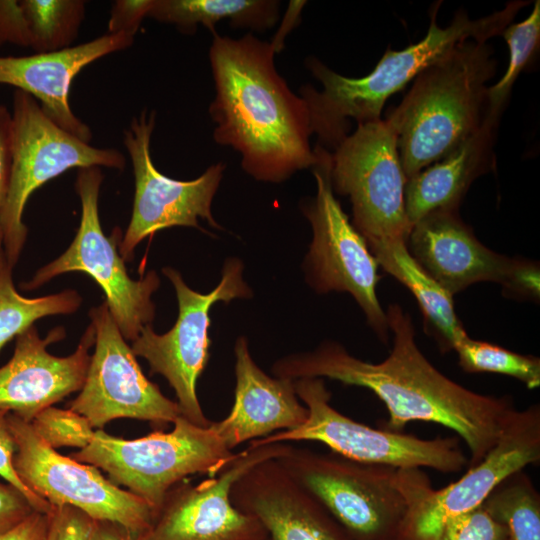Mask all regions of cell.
<instances>
[{"instance_id": "14", "label": "cell", "mask_w": 540, "mask_h": 540, "mask_svg": "<svg viewBox=\"0 0 540 540\" xmlns=\"http://www.w3.org/2000/svg\"><path fill=\"white\" fill-rule=\"evenodd\" d=\"M7 419L16 444L14 469L32 492L52 506H73L93 520L118 523L136 535L150 528L155 511L145 500L112 483L97 467L58 453L30 422L12 413Z\"/></svg>"}, {"instance_id": "9", "label": "cell", "mask_w": 540, "mask_h": 540, "mask_svg": "<svg viewBox=\"0 0 540 540\" xmlns=\"http://www.w3.org/2000/svg\"><path fill=\"white\" fill-rule=\"evenodd\" d=\"M295 391L308 410L300 427L278 431L250 442L264 445L288 441H318L345 458L400 469L431 468L457 473L468 467L469 459L457 437L421 439L402 432L375 429L337 411L323 378L294 380Z\"/></svg>"}, {"instance_id": "17", "label": "cell", "mask_w": 540, "mask_h": 540, "mask_svg": "<svg viewBox=\"0 0 540 540\" xmlns=\"http://www.w3.org/2000/svg\"><path fill=\"white\" fill-rule=\"evenodd\" d=\"M287 442L249 444L217 475L198 484L183 480L166 494L142 540H266L267 532L252 516L236 508L230 491L254 465L279 458Z\"/></svg>"}, {"instance_id": "18", "label": "cell", "mask_w": 540, "mask_h": 540, "mask_svg": "<svg viewBox=\"0 0 540 540\" xmlns=\"http://www.w3.org/2000/svg\"><path fill=\"white\" fill-rule=\"evenodd\" d=\"M64 337V328L56 327L41 338L34 325L16 337L12 357L0 367V410L31 422L46 408L81 390L89 350L95 343L94 328L87 327L72 354H50L47 347Z\"/></svg>"}, {"instance_id": "10", "label": "cell", "mask_w": 540, "mask_h": 540, "mask_svg": "<svg viewBox=\"0 0 540 540\" xmlns=\"http://www.w3.org/2000/svg\"><path fill=\"white\" fill-rule=\"evenodd\" d=\"M540 461V407L516 410L496 444L457 481L435 490L421 469H405L408 510L398 540H439L452 518L480 506L511 474Z\"/></svg>"}, {"instance_id": "32", "label": "cell", "mask_w": 540, "mask_h": 540, "mask_svg": "<svg viewBox=\"0 0 540 540\" xmlns=\"http://www.w3.org/2000/svg\"><path fill=\"white\" fill-rule=\"evenodd\" d=\"M439 540H509L504 526L481 505L449 520Z\"/></svg>"}, {"instance_id": "6", "label": "cell", "mask_w": 540, "mask_h": 540, "mask_svg": "<svg viewBox=\"0 0 540 540\" xmlns=\"http://www.w3.org/2000/svg\"><path fill=\"white\" fill-rule=\"evenodd\" d=\"M354 540H398L408 502L401 469L290 445L277 458Z\"/></svg>"}, {"instance_id": "28", "label": "cell", "mask_w": 540, "mask_h": 540, "mask_svg": "<svg viewBox=\"0 0 540 540\" xmlns=\"http://www.w3.org/2000/svg\"><path fill=\"white\" fill-rule=\"evenodd\" d=\"M21 5L35 53L71 47L86 13L83 0H21Z\"/></svg>"}, {"instance_id": "7", "label": "cell", "mask_w": 540, "mask_h": 540, "mask_svg": "<svg viewBox=\"0 0 540 540\" xmlns=\"http://www.w3.org/2000/svg\"><path fill=\"white\" fill-rule=\"evenodd\" d=\"M10 113V183L1 226L3 251L14 267L28 234L24 208L35 190L72 168L122 170L126 159L115 148L91 146L63 130L46 116L33 96L21 90L13 93Z\"/></svg>"}, {"instance_id": "3", "label": "cell", "mask_w": 540, "mask_h": 540, "mask_svg": "<svg viewBox=\"0 0 540 540\" xmlns=\"http://www.w3.org/2000/svg\"><path fill=\"white\" fill-rule=\"evenodd\" d=\"M527 1H512L505 8L485 17L470 19L458 11L452 22L437 24L439 4L430 12L427 34L419 42L402 50H387L374 69L360 78L346 77L330 69L319 59L309 57L305 64L322 84L318 91L312 85L300 87L316 145L333 151L350 134V119L357 125L381 119L385 102L402 90L427 66L465 40L487 42L502 34Z\"/></svg>"}, {"instance_id": "13", "label": "cell", "mask_w": 540, "mask_h": 540, "mask_svg": "<svg viewBox=\"0 0 540 540\" xmlns=\"http://www.w3.org/2000/svg\"><path fill=\"white\" fill-rule=\"evenodd\" d=\"M314 149L318 159L312 170L317 191L314 198L301 206L313 231L305 259L307 280L318 293H349L368 324L387 344L388 318L377 297L380 266L334 196L329 174L330 151L318 145Z\"/></svg>"}, {"instance_id": "16", "label": "cell", "mask_w": 540, "mask_h": 540, "mask_svg": "<svg viewBox=\"0 0 540 540\" xmlns=\"http://www.w3.org/2000/svg\"><path fill=\"white\" fill-rule=\"evenodd\" d=\"M89 317L95 332L94 352L84 384L69 409L100 429L117 418L146 420L160 428L174 423L180 415L177 402L144 375L105 301L91 308Z\"/></svg>"}, {"instance_id": "37", "label": "cell", "mask_w": 540, "mask_h": 540, "mask_svg": "<svg viewBox=\"0 0 540 540\" xmlns=\"http://www.w3.org/2000/svg\"><path fill=\"white\" fill-rule=\"evenodd\" d=\"M539 266L536 262L514 259L503 292L514 297L538 300L540 295Z\"/></svg>"}, {"instance_id": "20", "label": "cell", "mask_w": 540, "mask_h": 540, "mask_svg": "<svg viewBox=\"0 0 540 540\" xmlns=\"http://www.w3.org/2000/svg\"><path fill=\"white\" fill-rule=\"evenodd\" d=\"M406 246L417 263L452 296L482 281L507 280L514 259L483 245L458 210H436L412 225Z\"/></svg>"}, {"instance_id": "27", "label": "cell", "mask_w": 540, "mask_h": 540, "mask_svg": "<svg viewBox=\"0 0 540 540\" xmlns=\"http://www.w3.org/2000/svg\"><path fill=\"white\" fill-rule=\"evenodd\" d=\"M481 506L505 527L509 540H540V495L523 470L500 482Z\"/></svg>"}, {"instance_id": "25", "label": "cell", "mask_w": 540, "mask_h": 540, "mask_svg": "<svg viewBox=\"0 0 540 540\" xmlns=\"http://www.w3.org/2000/svg\"><path fill=\"white\" fill-rule=\"evenodd\" d=\"M280 5L277 0H154L148 17L189 35L198 25L214 34L224 20L235 29L264 32L278 22Z\"/></svg>"}, {"instance_id": "35", "label": "cell", "mask_w": 540, "mask_h": 540, "mask_svg": "<svg viewBox=\"0 0 540 540\" xmlns=\"http://www.w3.org/2000/svg\"><path fill=\"white\" fill-rule=\"evenodd\" d=\"M31 47V33L21 0H0V45Z\"/></svg>"}, {"instance_id": "15", "label": "cell", "mask_w": 540, "mask_h": 540, "mask_svg": "<svg viewBox=\"0 0 540 540\" xmlns=\"http://www.w3.org/2000/svg\"><path fill=\"white\" fill-rule=\"evenodd\" d=\"M155 123L156 112L144 109L132 118L123 132V144L131 159L135 179L132 215L118 247L125 262L132 261L134 250L142 240L160 230L173 226L201 229L200 218L221 229L212 215L211 206L226 164H213L189 181L164 175L151 157Z\"/></svg>"}, {"instance_id": "39", "label": "cell", "mask_w": 540, "mask_h": 540, "mask_svg": "<svg viewBox=\"0 0 540 540\" xmlns=\"http://www.w3.org/2000/svg\"><path fill=\"white\" fill-rule=\"evenodd\" d=\"M10 131V110L6 106L0 104V251L3 250V231L1 226V215L6 202L10 183Z\"/></svg>"}, {"instance_id": "36", "label": "cell", "mask_w": 540, "mask_h": 540, "mask_svg": "<svg viewBox=\"0 0 540 540\" xmlns=\"http://www.w3.org/2000/svg\"><path fill=\"white\" fill-rule=\"evenodd\" d=\"M154 0H117L108 20V33H123L135 37L142 21L148 17Z\"/></svg>"}, {"instance_id": "33", "label": "cell", "mask_w": 540, "mask_h": 540, "mask_svg": "<svg viewBox=\"0 0 540 540\" xmlns=\"http://www.w3.org/2000/svg\"><path fill=\"white\" fill-rule=\"evenodd\" d=\"M8 413L0 410V476L19 489L36 511L50 514L54 506L26 487L16 474L13 466L16 444L9 428Z\"/></svg>"}, {"instance_id": "8", "label": "cell", "mask_w": 540, "mask_h": 540, "mask_svg": "<svg viewBox=\"0 0 540 540\" xmlns=\"http://www.w3.org/2000/svg\"><path fill=\"white\" fill-rule=\"evenodd\" d=\"M103 178L100 167L78 169L75 191L81 201V219L76 235L62 255L40 268L22 288L33 290L60 274L83 272L102 289L121 334L133 342L155 317L152 295L160 279L155 271H149L145 277L133 280L117 250L121 230L116 227L109 237L104 234L98 210Z\"/></svg>"}, {"instance_id": "41", "label": "cell", "mask_w": 540, "mask_h": 540, "mask_svg": "<svg viewBox=\"0 0 540 540\" xmlns=\"http://www.w3.org/2000/svg\"><path fill=\"white\" fill-rule=\"evenodd\" d=\"M89 540H142L141 535H136L124 526L108 521L93 520Z\"/></svg>"}, {"instance_id": "40", "label": "cell", "mask_w": 540, "mask_h": 540, "mask_svg": "<svg viewBox=\"0 0 540 540\" xmlns=\"http://www.w3.org/2000/svg\"><path fill=\"white\" fill-rule=\"evenodd\" d=\"M49 522V514L34 511L15 527L0 533V540H45Z\"/></svg>"}, {"instance_id": "34", "label": "cell", "mask_w": 540, "mask_h": 540, "mask_svg": "<svg viewBox=\"0 0 540 540\" xmlns=\"http://www.w3.org/2000/svg\"><path fill=\"white\" fill-rule=\"evenodd\" d=\"M45 540H89L93 519L70 506H54Z\"/></svg>"}, {"instance_id": "42", "label": "cell", "mask_w": 540, "mask_h": 540, "mask_svg": "<svg viewBox=\"0 0 540 540\" xmlns=\"http://www.w3.org/2000/svg\"><path fill=\"white\" fill-rule=\"evenodd\" d=\"M305 3V1H290L288 11L285 14L280 29L277 31L273 40L270 42L275 53H279V51L284 45V39L286 35L296 25L295 23L299 21L300 13Z\"/></svg>"}, {"instance_id": "12", "label": "cell", "mask_w": 540, "mask_h": 540, "mask_svg": "<svg viewBox=\"0 0 540 540\" xmlns=\"http://www.w3.org/2000/svg\"><path fill=\"white\" fill-rule=\"evenodd\" d=\"M334 192L347 196L352 224L366 243L407 240L405 177L396 134L385 119L357 125L330 152Z\"/></svg>"}, {"instance_id": "26", "label": "cell", "mask_w": 540, "mask_h": 540, "mask_svg": "<svg viewBox=\"0 0 540 540\" xmlns=\"http://www.w3.org/2000/svg\"><path fill=\"white\" fill-rule=\"evenodd\" d=\"M13 267L0 251V350L13 338L46 316L71 314L78 310L82 298L76 290L66 289L46 296L28 298L15 288Z\"/></svg>"}, {"instance_id": "43", "label": "cell", "mask_w": 540, "mask_h": 540, "mask_svg": "<svg viewBox=\"0 0 540 540\" xmlns=\"http://www.w3.org/2000/svg\"><path fill=\"white\" fill-rule=\"evenodd\" d=\"M266 540H270V539L268 538V539H266Z\"/></svg>"}, {"instance_id": "19", "label": "cell", "mask_w": 540, "mask_h": 540, "mask_svg": "<svg viewBox=\"0 0 540 540\" xmlns=\"http://www.w3.org/2000/svg\"><path fill=\"white\" fill-rule=\"evenodd\" d=\"M230 499L270 540H351L322 504L277 461H262L232 485Z\"/></svg>"}, {"instance_id": "2", "label": "cell", "mask_w": 540, "mask_h": 540, "mask_svg": "<svg viewBox=\"0 0 540 540\" xmlns=\"http://www.w3.org/2000/svg\"><path fill=\"white\" fill-rule=\"evenodd\" d=\"M275 54L270 42L252 33L239 39L214 33L209 49L213 139L240 153L248 175L271 183L312 168L318 159L307 106L277 72Z\"/></svg>"}, {"instance_id": "31", "label": "cell", "mask_w": 540, "mask_h": 540, "mask_svg": "<svg viewBox=\"0 0 540 540\" xmlns=\"http://www.w3.org/2000/svg\"><path fill=\"white\" fill-rule=\"evenodd\" d=\"M35 432L53 449H82L91 441L94 430L84 416L71 409L48 407L30 422Z\"/></svg>"}, {"instance_id": "38", "label": "cell", "mask_w": 540, "mask_h": 540, "mask_svg": "<svg viewBox=\"0 0 540 540\" xmlns=\"http://www.w3.org/2000/svg\"><path fill=\"white\" fill-rule=\"evenodd\" d=\"M34 511L19 489L9 483H0V533L15 527Z\"/></svg>"}, {"instance_id": "23", "label": "cell", "mask_w": 540, "mask_h": 540, "mask_svg": "<svg viewBox=\"0 0 540 540\" xmlns=\"http://www.w3.org/2000/svg\"><path fill=\"white\" fill-rule=\"evenodd\" d=\"M498 125L485 119L482 127L457 149L407 180L404 199L411 227L433 211L458 210L471 184L494 170Z\"/></svg>"}, {"instance_id": "1", "label": "cell", "mask_w": 540, "mask_h": 540, "mask_svg": "<svg viewBox=\"0 0 540 540\" xmlns=\"http://www.w3.org/2000/svg\"><path fill=\"white\" fill-rule=\"evenodd\" d=\"M386 314L393 345L383 361H363L328 341L312 351L278 359L273 374L292 380L328 378L367 388L388 410L383 429L402 432L412 421L443 425L465 442L470 453L468 468L478 464L515 413L513 400L479 394L449 379L418 348L409 314L398 304L390 305Z\"/></svg>"}, {"instance_id": "30", "label": "cell", "mask_w": 540, "mask_h": 540, "mask_svg": "<svg viewBox=\"0 0 540 540\" xmlns=\"http://www.w3.org/2000/svg\"><path fill=\"white\" fill-rule=\"evenodd\" d=\"M459 365L469 373L489 372L514 377L528 389L540 385V359L522 355L466 334L454 346Z\"/></svg>"}, {"instance_id": "4", "label": "cell", "mask_w": 540, "mask_h": 540, "mask_svg": "<svg viewBox=\"0 0 540 540\" xmlns=\"http://www.w3.org/2000/svg\"><path fill=\"white\" fill-rule=\"evenodd\" d=\"M497 59L487 42L465 40L422 70L385 120L396 134L406 179L443 159L484 124Z\"/></svg>"}, {"instance_id": "5", "label": "cell", "mask_w": 540, "mask_h": 540, "mask_svg": "<svg viewBox=\"0 0 540 540\" xmlns=\"http://www.w3.org/2000/svg\"><path fill=\"white\" fill-rule=\"evenodd\" d=\"M170 432L155 431L137 439L94 432L89 444L71 458L102 469L117 486L145 500L156 512L167 492L189 475H217L237 456L211 427L181 415Z\"/></svg>"}, {"instance_id": "29", "label": "cell", "mask_w": 540, "mask_h": 540, "mask_svg": "<svg viewBox=\"0 0 540 540\" xmlns=\"http://www.w3.org/2000/svg\"><path fill=\"white\" fill-rule=\"evenodd\" d=\"M509 49L507 69L502 78L487 90L486 118L499 123L513 85L520 73L536 55L540 44V1L534 3L530 15L521 22L510 23L502 32Z\"/></svg>"}, {"instance_id": "11", "label": "cell", "mask_w": 540, "mask_h": 540, "mask_svg": "<svg viewBox=\"0 0 540 540\" xmlns=\"http://www.w3.org/2000/svg\"><path fill=\"white\" fill-rule=\"evenodd\" d=\"M171 281L178 300V317L174 326L157 334L146 325L132 342V352L144 358L151 374L162 375L175 391L180 415L201 427L210 425L198 400L196 386L209 358L210 309L219 302L252 295L242 277L243 265L231 258L224 263L222 277L209 293L197 292L184 282L181 274L170 267L162 269Z\"/></svg>"}, {"instance_id": "21", "label": "cell", "mask_w": 540, "mask_h": 540, "mask_svg": "<svg viewBox=\"0 0 540 540\" xmlns=\"http://www.w3.org/2000/svg\"><path fill=\"white\" fill-rule=\"evenodd\" d=\"M133 43L132 36L107 33L58 51L20 57L0 56V84L14 86L30 94L57 126L89 143L92 139L90 128L70 106L71 83L85 66L125 50Z\"/></svg>"}, {"instance_id": "24", "label": "cell", "mask_w": 540, "mask_h": 540, "mask_svg": "<svg viewBox=\"0 0 540 540\" xmlns=\"http://www.w3.org/2000/svg\"><path fill=\"white\" fill-rule=\"evenodd\" d=\"M367 245L379 266L413 294L423 314L426 328L437 340L440 349H454L467 332L455 313L453 296L417 263L410 254L406 241H376Z\"/></svg>"}, {"instance_id": "22", "label": "cell", "mask_w": 540, "mask_h": 540, "mask_svg": "<svg viewBox=\"0 0 540 540\" xmlns=\"http://www.w3.org/2000/svg\"><path fill=\"white\" fill-rule=\"evenodd\" d=\"M234 354L233 407L223 420L211 422L229 449L306 422L308 410L296 394L294 380L266 374L253 360L245 337L237 339Z\"/></svg>"}]
</instances>
